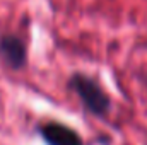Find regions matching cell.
<instances>
[{"instance_id": "obj_1", "label": "cell", "mask_w": 147, "mask_h": 145, "mask_svg": "<svg viewBox=\"0 0 147 145\" xmlns=\"http://www.w3.org/2000/svg\"><path fill=\"white\" fill-rule=\"evenodd\" d=\"M69 89L77 94L82 106L94 116H106L111 109V99L98 80L86 73H74L69 79Z\"/></svg>"}, {"instance_id": "obj_2", "label": "cell", "mask_w": 147, "mask_h": 145, "mask_svg": "<svg viewBox=\"0 0 147 145\" xmlns=\"http://www.w3.org/2000/svg\"><path fill=\"white\" fill-rule=\"evenodd\" d=\"M0 56L12 70H21L28 63V48L24 39L17 34L7 33L0 36Z\"/></svg>"}, {"instance_id": "obj_3", "label": "cell", "mask_w": 147, "mask_h": 145, "mask_svg": "<svg viewBox=\"0 0 147 145\" xmlns=\"http://www.w3.org/2000/svg\"><path fill=\"white\" fill-rule=\"evenodd\" d=\"M41 137L48 145H84L80 135L63 123L50 121L39 128Z\"/></svg>"}, {"instance_id": "obj_4", "label": "cell", "mask_w": 147, "mask_h": 145, "mask_svg": "<svg viewBox=\"0 0 147 145\" xmlns=\"http://www.w3.org/2000/svg\"><path fill=\"white\" fill-rule=\"evenodd\" d=\"M146 82H147V79H146Z\"/></svg>"}]
</instances>
